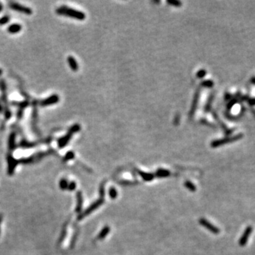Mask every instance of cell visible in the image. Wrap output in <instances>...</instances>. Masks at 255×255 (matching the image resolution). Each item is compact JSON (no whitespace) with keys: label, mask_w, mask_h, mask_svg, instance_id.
I'll use <instances>...</instances> for the list:
<instances>
[{"label":"cell","mask_w":255,"mask_h":255,"mask_svg":"<svg viewBox=\"0 0 255 255\" xmlns=\"http://www.w3.org/2000/svg\"><path fill=\"white\" fill-rule=\"evenodd\" d=\"M79 130H80V126H79L78 124H75L72 126V127L69 128L68 133L66 134L65 136H63V137H60V138L58 139V144L60 148H63V147H65L68 143H69V140L71 139L72 134L78 132Z\"/></svg>","instance_id":"obj_2"},{"label":"cell","mask_w":255,"mask_h":255,"mask_svg":"<svg viewBox=\"0 0 255 255\" xmlns=\"http://www.w3.org/2000/svg\"><path fill=\"white\" fill-rule=\"evenodd\" d=\"M103 201H103V198H100L99 200H97V201L92 203L89 207H88L85 210V211L82 213V214H80L78 216L79 220H81V219L84 218V217L87 216V215H89L91 213H92L94 211H95L96 208H99L100 205H101L103 203Z\"/></svg>","instance_id":"obj_4"},{"label":"cell","mask_w":255,"mask_h":255,"mask_svg":"<svg viewBox=\"0 0 255 255\" xmlns=\"http://www.w3.org/2000/svg\"><path fill=\"white\" fill-rule=\"evenodd\" d=\"M9 20H10V18H9V16H4L1 17L0 18V25H4V24H7L9 21Z\"/></svg>","instance_id":"obj_23"},{"label":"cell","mask_w":255,"mask_h":255,"mask_svg":"<svg viewBox=\"0 0 255 255\" xmlns=\"http://www.w3.org/2000/svg\"><path fill=\"white\" fill-rule=\"evenodd\" d=\"M7 160H8V164H9L8 172L9 174H12L14 173L15 167H16L18 162H17V160H15L12 156L10 155V154H9L8 157H7Z\"/></svg>","instance_id":"obj_9"},{"label":"cell","mask_w":255,"mask_h":255,"mask_svg":"<svg viewBox=\"0 0 255 255\" xmlns=\"http://www.w3.org/2000/svg\"><path fill=\"white\" fill-rule=\"evenodd\" d=\"M1 74H2V70H1V69H0V75H1Z\"/></svg>","instance_id":"obj_33"},{"label":"cell","mask_w":255,"mask_h":255,"mask_svg":"<svg viewBox=\"0 0 255 255\" xmlns=\"http://www.w3.org/2000/svg\"><path fill=\"white\" fill-rule=\"evenodd\" d=\"M75 157V154H74L73 152H71V151H69V152H68L67 154H65V157H64V161H68V160H70L72 159H73Z\"/></svg>","instance_id":"obj_22"},{"label":"cell","mask_w":255,"mask_h":255,"mask_svg":"<svg viewBox=\"0 0 255 255\" xmlns=\"http://www.w3.org/2000/svg\"><path fill=\"white\" fill-rule=\"evenodd\" d=\"M1 9H2V4H1L0 3V11L1 10Z\"/></svg>","instance_id":"obj_32"},{"label":"cell","mask_w":255,"mask_h":255,"mask_svg":"<svg viewBox=\"0 0 255 255\" xmlns=\"http://www.w3.org/2000/svg\"><path fill=\"white\" fill-rule=\"evenodd\" d=\"M75 188H76V184H75V182H70L69 184H68L67 186V189H69V191H74L75 189Z\"/></svg>","instance_id":"obj_26"},{"label":"cell","mask_w":255,"mask_h":255,"mask_svg":"<svg viewBox=\"0 0 255 255\" xmlns=\"http://www.w3.org/2000/svg\"><path fill=\"white\" fill-rule=\"evenodd\" d=\"M15 140H16V133H11L10 135H9L8 143L9 148L10 150H13L16 148V143H15Z\"/></svg>","instance_id":"obj_11"},{"label":"cell","mask_w":255,"mask_h":255,"mask_svg":"<svg viewBox=\"0 0 255 255\" xmlns=\"http://www.w3.org/2000/svg\"><path fill=\"white\" fill-rule=\"evenodd\" d=\"M184 186L186 188H188V190L191 191H195L196 190V187L195 185L193 184L192 182H191L190 181H185Z\"/></svg>","instance_id":"obj_17"},{"label":"cell","mask_w":255,"mask_h":255,"mask_svg":"<svg viewBox=\"0 0 255 255\" xmlns=\"http://www.w3.org/2000/svg\"><path fill=\"white\" fill-rule=\"evenodd\" d=\"M59 100L60 98L58 94H52V95L49 96V97L40 101L39 104L41 106H47L53 105L55 103H57L59 101Z\"/></svg>","instance_id":"obj_7"},{"label":"cell","mask_w":255,"mask_h":255,"mask_svg":"<svg viewBox=\"0 0 255 255\" xmlns=\"http://www.w3.org/2000/svg\"><path fill=\"white\" fill-rule=\"evenodd\" d=\"M109 232H110V228H109V226H105L104 228L101 230L99 235H98V238H99V239H104L106 236L109 233Z\"/></svg>","instance_id":"obj_16"},{"label":"cell","mask_w":255,"mask_h":255,"mask_svg":"<svg viewBox=\"0 0 255 255\" xmlns=\"http://www.w3.org/2000/svg\"><path fill=\"white\" fill-rule=\"evenodd\" d=\"M56 13L59 15H63L77 20H84L85 18V15L82 11L69 8L65 6H62L57 9Z\"/></svg>","instance_id":"obj_1"},{"label":"cell","mask_w":255,"mask_h":255,"mask_svg":"<svg viewBox=\"0 0 255 255\" xmlns=\"http://www.w3.org/2000/svg\"><path fill=\"white\" fill-rule=\"evenodd\" d=\"M21 26L18 24H11L7 28V31L11 34L18 33V32L21 31Z\"/></svg>","instance_id":"obj_12"},{"label":"cell","mask_w":255,"mask_h":255,"mask_svg":"<svg viewBox=\"0 0 255 255\" xmlns=\"http://www.w3.org/2000/svg\"><path fill=\"white\" fill-rule=\"evenodd\" d=\"M17 117L18 119H21L23 117V109H20L17 113Z\"/></svg>","instance_id":"obj_28"},{"label":"cell","mask_w":255,"mask_h":255,"mask_svg":"<svg viewBox=\"0 0 255 255\" xmlns=\"http://www.w3.org/2000/svg\"><path fill=\"white\" fill-rule=\"evenodd\" d=\"M119 184L122 185H134L137 184V182H135V181H119Z\"/></svg>","instance_id":"obj_25"},{"label":"cell","mask_w":255,"mask_h":255,"mask_svg":"<svg viewBox=\"0 0 255 255\" xmlns=\"http://www.w3.org/2000/svg\"><path fill=\"white\" fill-rule=\"evenodd\" d=\"M252 232V227L251 226L247 227V228H246V230H245V232H244L243 235H242L240 239H239V245H240V246L244 247V246H245V245H246L247 241H248L249 236L251 235Z\"/></svg>","instance_id":"obj_8"},{"label":"cell","mask_w":255,"mask_h":255,"mask_svg":"<svg viewBox=\"0 0 255 255\" xmlns=\"http://www.w3.org/2000/svg\"><path fill=\"white\" fill-rule=\"evenodd\" d=\"M13 104L19 106L20 109H25V108L28 105V101H22V102H18V103H17V102L15 103V102H14V103H13Z\"/></svg>","instance_id":"obj_21"},{"label":"cell","mask_w":255,"mask_h":255,"mask_svg":"<svg viewBox=\"0 0 255 255\" xmlns=\"http://www.w3.org/2000/svg\"><path fill=\"white\" fill-rule=\"evenodd\" d=\"M33 160H34V159H33V157H29V158L23 159V160H21L20 162H23V163H24V164H28V163H29V162H31L32 161H33Z\"/></svg>","instance_id":"obj_27"},{"label":"cell","mask_w":255,"mask_h":255,"mask_svg":"<svg viewBox=\"0 0 255 255\" xmlns=\"http://www.w3.org/2000/svg\"><path fill=\"white\" fill-rule=\"evenodd\" d=\"M137 172H138L140 176L143 179V180L146 181H150L153 180V179H154V177H155V176L152 173L144 172V171H140V170H137Z\"/></svg>","instance_id":"obj_10"},{"label":"cell","mask_w":255,"mask_h":255,"mask_svg":"<svg viewBox=\"0 0 255 255\" xmlns=\"http://www.w3.org/2000/svg\"><path fill=\"white\" fill-rule=\"evenodd\" d=\"M251 82H252V83H253V84H255V77L252 78V79H251Z\"/></svg>","instance_id":"obj_30"},{"label":"cell","mask_w":255,"mask_h":255,"mask_svg":"<svg viewBox=\"0 0 255 255\" xmlns=\"http://www.w3.org/2000/svg\"><path fill=\"white\" fill-rule=\"evenodd\" d=\"M249 103H250L251 105H255V99H249Z\"/></svg>","instance_id":"obj_29"},{"label":"cell","mask_w":255,"mask_h":255,"mask_svg":"<svg viewBox=\"0 0 255 255\" xmlns=\"http://www.w3.org/2000/svg\"><path fill=\"white\" fill-rule=\"evenodd\" d=\"M118 196V192L114 187H111L109 189V196L111 198V199H115Z\"/></svg>","instance_id":"obj_18"},{"label":"cell","mask_w":255,"mask_h":255,"mask_svg":"<svg viewBox=\"0 0 255 255\" xmlns=\"http://www.w3.org/2000/svg\"><path fill=\"white\" fill-rule=\"evenodd\" d=\"M199 223L201 224V225H203L204 228H205L206 229L210 230V231L213 234H216V235H218V234L220 233V230H219L216 226H215L214 225H213L212 223H211V222H208L206 219L201 218L199 220Z\"/></svg>","instance_id":"obj_6"},{"label":"cell","mask_w":255,"mask_h":255,"mask_svg":"<svg viewBox=\"0 0 255 255\" xmlns=\"http://www.w3.org/2000/svg\"><path fill=\"white\" fill-rule=\"evenodd\" d=\"M67 186H68L67 181L65 179H61V180H60V188H61V189H62V190L67 189Z\"/></svg>","instance_id":"obj_20"},{"label":"cell","mask_w":255,"mask_h":255,"mask_svg":"<svg viewBox=\"0 0 255 255\" xmlns=\"http://www.w3.org/2000/svg\"><path fill=\"white\" fill-rule=\"evenodd\" d=\"M242 134H238L235 136H232L231 137H228V138H224L222 140H218L213 141L211 143V146L213 147H216L220 146V145H222L225 144H228L230 143H233V142L239 140L241 138H242Z\"/></svg>","instance_id":"obj_3"},{"label":"cell","mask_w":255,"mask_h":255,"mask_svg":"<svg viewBox=\"0 0 255 255\" xmlns=\"http://www.w3.org/2000/svg\"><path fill=\"white\" fill-rule=\"evenodd\" d=\"M77 205L76 207V212L79 213L82 210V194L81 191H78L77 193Z\"/></svg>","instance_id":"obj_15"},{"label":"cell","mask_w":255,"mask_h":255,"mask_svg":"<svg viewBox=\"0 0 255 255\" xmlns=\"http://www.w3.org/2000/svg\"><path fill=\"white\" fill-rule=\"evenodd\" d=\"M36 144L34 143H30V142H27L26 140H22L20 143V145L23 147H26V148H28V147H32L33 146V145H35Z\"/></svg>","instance_id":"obj_19"},{"label":"cell","mask_w":255,"mask_h":255,"mask_svg":"<svg viewBox=\"0 0 255 255\" xmlns=\"http://www.w3.org/2000/svg\"><path fill=\"white\" fill-rule=\"evenodd\" d=\"M67 62L69 63V65L72 70L77 71L78 69V64L76 61V60L73 58L72 56H69L67 58Z\"/></svg>","instance_id":"obj_14"},{"label":"cell","mask_w":255,"mask_h":255,"mask_svg":"<svg viewBox=\"0 0 255 255\" xmlns=\"http://www.w3.org/2000/svg\"><path fill=\"white\" fill-rule=\"evenodd\" d=\"M170 174L171 173L169 170L164 169H159L155 173V176L159 178H166V177H169Z\"/></svg>","instance_id":"obj_13"},{"label":"cell","mask_w":255,"mask_h":255,"mask_svg":"<svg viewBox=\"0 0 255 255\" xmlns=\"http://www.w3.org/2000/svg\"><path fill=\"white\" fill-rule=\"evenodd\" d=\"M9 7H10V8L12 9L13 10L18 11V12L23 13V14L27 15H31L32 13H33L31 9H30L29 7L22 6L16 2H13V1L12 2H9Z\"/></svg>","instance_id":"obj_5"},{"label":"cell","mask_w":255,"mask_h":255,"mask_svg":"<svg viewBox=\"0 0 255 255\" xmlns=\"http://www.w3.org/2000/svg\"><path fill=\"white\" fill-rule=\"evenodd\" d=\"M105 191H104V182L101 185V186H100L99 188V193H100V196H101V198H103L104 197V194H105Z\"/></svg>","instance_id":"obj_24"},{"label":"cell","mask_w":255,"mask_h":255,"mask_svg":"<svg viewBox=\"0 0 255 255\" xmlns=\"http://www.w3.org/2000/svg\"><path fill=\"white\" fill-rule=\"evenodd\" d=\"M1 220H2V215H0V225H1Z\"/></svg>","instance_id":"obj_31"}]
</instances>
